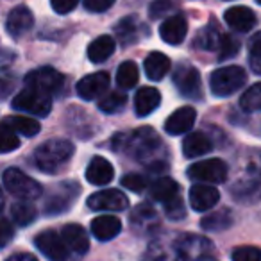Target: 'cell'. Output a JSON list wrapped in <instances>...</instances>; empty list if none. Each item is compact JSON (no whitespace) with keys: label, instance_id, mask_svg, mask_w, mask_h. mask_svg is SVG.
<instances>
[{"label":"cell","instance_id":"cell-41","mask_svg":"<svg viewBox=\"0 0 261 261\" xmlns=\"http://www.w3.org/2000/svg\"><path fill=\"white\" fill-rule=\"evenodd\" d=\"M165 210H167V217L172 218V220H181V218H185V206H182L181 195L165 204Z\"/></svg>","mask_w":261,"mask_h":261},{"label":"cell","instance_id":"cell-7","mask_svg":"<svg viewBox=\"0 0 261 261\" xmlns=\"http://www.w3.org/2000/svg\"><path fill=\"white\" fill-rule=\"evenodd\" d=\"M211 242L197 234H182L175 242V252L182 261H200L211 252Z\"/></svg>","mask_w":261,"mask_h":261},{"label":"cell","instance_id":"cell-48","mask_svg":"<svg viewBox=\"0 0 261 261\" xmlns=\"http://www.w3.org/2000/svg\"><path fill=\"white\" fill-rule=\"evenodd\" d=\"M4 207V193H2V188H0V211Z\"/></svg>","mask_w":261,"mask_h":261},{"label":"cell","instance_id":"cell-40","mask_svg":"<svg viewBox=\"0 0 261 261\" xmlns=\"http://www.w3.org/2000/svg\"><path fill=\"white\" fill-rule=\"evenodd\" d=\"M122 186L127 190H130V192H135V193H142L143 190L147 188V182L145 179L142 177V175L138 174H127L122 177Z\"/></svg>","mask_w":261,"mask_h":261},{"label":"cell","instance_id":"cell-23","mask_svg":"<svg viewBox=\"0 0 261 261\" xmlns=\"http://www.w3.org/2000/svg\"><path fill=\"white\" fill-rule=\"evenodd\" d=\"M145 73L150 81H161L168 72H170V59L168 56H165L163 52H150L145 58Z\"/></svg>","mask_w":261,"mask_h":261},{"label":"cell","instance_id":"cell-3","mask_svg":"<svg viewBox=\"0 0 261 261\" xmlns=\"http://www.w3.org/2000/svg\"><path fill=\"white\" fill-rule=\"evenodd\" d=\"M247 83V73L242 66H224L211 73L210 88L215 97H229Z\"/></svg>","mask_w":261,"mask_h":261},{"label":"cell","instance_id":"cell-35","mask_svg":"<svg viewBox=\"0 0 261 261\" xmlns=\"http://www.w3.org/2000/svg\"><path fill=\"white\" fill-rule=\"evenodd\" d=\"M127 97L120 91H111V93L104 95L98 102V109L104 113H118L120 109L125 108Z\"/></svg>","mask_w":261,"mask_h":261},{"label":"cell","instance_id":"cell-33","mask_svg":"<svg viewBox=\"0 0 261 261\" xmlns=\"http://www.w3.org/2000/svg\"><path fill=\"white\" fill-rule=\"evenodd\" d=\"M240 106L243 111H261V83L252 84L240 98Z\"/></svg>","mask_w":261,"mask_h":261},{"label":"cell","instance_id":"cell-38","mask_svg":"<svg viewBox=\"0 0 261 261\" xmlns=\"http://www.w3.org/2000/svg\"><path fill=\"white\" fill-rule=\"evenodd\" d=\"M232 261H261V250L252 245L236 247L232 250Z\"/></svg>","mask_w":261,"mask_h":261},{"label":"cell","instance_id":"cell-21","mask_svg":"<svg viewBox=\"0 0 261 261\" xmlns=\"http://www.w3.org/2000/svg\"><path fill=\"white\" fill-rule=\"evenodd\" d=\"M61 238L65 242V245L68 247V250L75 254H86L90 249V240L88 234L79 224H68L63 227Z\"/></svg>","mask_w":261,"mask_h":261},{"label":"cell","instance_id":"cell-12","mask_svg":"<svg viewBox=\"0 0 261 261\" xmlns=\"http://www.w3.org/2000/svg\"><path fill=\"white\" fill-rule=\"evenodd\" d=\"M127 204H129L127 197L115 188L100 190L88 197V207L93 211H123Z\"/></svg>","mask_w":261,"mask_h":261},{"label":"cell","instance_id":"cell-5","mask_svg":"<svg viewBox=\"0 0 261 261\" xmlns=\"http://www.w3.org/2000/svg\"><path fill=\"white\" fill-rule=\"evenodd\" d=\"M13 108L18 111L29 113L36 116H47L52 109L50 95H45L41 91H36L33 88H25L13 98Z\"/></svg>","mask_w":261,"mask_h":261},{"label":"cell","instance_id":"cell-19","mask_svg":"<svg viewBox=\"0 0 261 261\" xmlns=\"http://www.w3.org/2000/svg\"><path fill=\"white\" fill-rule=\"evenodd\" d=\"M115 177V170L113 165L102 156L91 158L90 165L86 168V181L93 186H106L108 182L113 181Z\"/></svg>","mask_w":261,"mask_h":261},{"label":"cell","instance_id":"cell-32","mask_svg":"<svg viewBox=\"0 0 261 261\" xmlns=\"http://www.w3.org/2000/svg\"><path fill=\"white\" fill-rule=\"evenodd\" d=\"M13 220L18 225H29L36 220V207L29 202V200H22V202H16L11 207Z\"/></svg>","mask_w":261,"mask_h":261},{"label":"cell","instance_id":"cell-24","mask_svg":"<svg viewBox=\"0 0 261 261\" xmlns=\"http://www.w3.org/2000/svg\"><path fill=\"white\" fill-rule=\"evenodd\" d=\"M211 150V142L204 133L200 130H195V133H190L188 136L182 142V154L190 160L193 158H200L204 156L206 152Z\"/></svg>","mask_w":261,"mask_h":261},{"label":"cell","instance_id":"cell-10","mask_svg":"<svg viewBox=\"0 0 261 261\" xmlns=\"http://www.w3.org/2000/svg\"><path fill=\"white\" fill-rule=\"evenodd\" d=\"M34 243L40 249V252L43 256H47L50 261H68L70 257V250L65 245L61 234H58L52 229L40 232V234L34 238Z\"/></svg>","mask_w":261,"mask_h":261},{"label":"cell","instance_id":"cell-14","mask_svg":"<svg viewBox=\"0 0 261 261\" xmlns=\"http://www.w3.org/2000/svg\"><path fill=\"white\" fill-rule=\"evenodd\" d=\"M225 23L231 29L238 31V33H249L257 25V16L252 9L245 8V6H234L229 8L224 15Z\"/></svg>","mask_w":261,"mask_h":261},{"label":"cell","instance_id":"cell-44","mask_svg":"<svg viewBox=\"0 0 261 261\" xmlns=\"http://www.w3.org/2000/svg\"><path fill=\"white\" fill-rule=\"evenodd\" d=\"M79 4V0H50V6L58 15H66L73 11Z\"/></svg>","mask_w":261,"mask_h":261},{"label":"cell","instance_id":"cell-16","mask_svg":"<svg viewBox=\"0 0 261 261\" xmlns=\"http://www.w3.org/2000/svg\"><path fill=\"white\" fill-rule=\"evenodd\" d=\"M34 25V16L29 8L25 6H18L9 13L8 20H6V29L13 38H20L25 33H29Z\"/></svg>","mask_w":261,"mask_h":261},{"label":"cell","instance_id":"cell-1","mask_svg":"<svg viewBox=\"0 0 261 261\" xmlns=\"http://www.w3.org/2000/svg\"><path fill=\"white\" fill-rule=\"evenodd\" d=\"M115 145L116 150H123L140 161L156 160L158 152H161L160 136L154 133L152 127H142L129 135H118L115 138Z\"/></svg>","mask_w":261,"mask_h":261},{"label":"cell","instance_id":"cell-30","mask_svg":"<svg viewBox=\"0 0 261 261\" xmlns=\"http://www.w3.org/2000/svg\"><path fill=\"white\" fill-rule=\"evenodd\" d=\"M138 83V66L133 61H125L118 66L116 72V84L123 90H130Z\"/></svg>","mask_w":261,"mask_h":261},{"label":"cell","instance_id":"cell-18","mask_svg":"<svg viewBox=\"0 0 261 261\" xmlns=\"http://www.w3.org/2000/svg\"><path fill=\"white\" fill-rule=\"evenodd\" d=\"M186 33H188V22L185 16H170L167 18L160 27V36L165 43L168 45H179L185 41Z\"/></svg>","mask_w":261,"mask_h":261},{"label":"cell","instance_id":"cell-11","mask_svg":"<svg viewBox=\"0 0 261 261\" xmlns=\"http://www.w3.org/2000/svg\"><path fill=\"white\" fill-rule=\"evenodd\" d=\"M81 188L77 182H61V185L56 186V190L52 192V195L47 199V206H45V211L48 215H58L66 211L70 206L73 204V200L77 199Z\"/></svg>","mask_w":261,"mask_h":261},{"label":"cell","instance_id":"cell-34","mask_svg":"<svg viewBox=\"0 0 261 261\" xmlns=\"http://www.w3.org/2000/svg\"><path fill=\"white\" fill-rule=\"evenodd\" d=\"M20 147L18 135L6 122L0 123V154L13 152Z\"/></svg>","mask_w":261,"mask_h":261},{"label":"cell","instance_id":"cell-25","mask_svg":"<svg viewBox=\"0 0 261 261\" xmlns=\"http://www.w3.org/2000/svg\"><path fill=\"white\" fill-rule=\"evenodd\" d=\"M116 48V43L111 36L104 34V36H98L97 40H93L88 47V58L91 63H102L108 58H111L113 52Z\"/></svg>","mask_w":261,"mask_h":261},{"label":"cell","instance_id":"cell-6","mask_svg":"<svg viewBox=\"0 0 261 261\" xmlns=\"http://www.w3.org/2000/svg\"><path fill=\"white\" fill-rule=\"evenodd\" d=\"M63 83H65V77H63L58 70L50 68V66L38 68L25 77L27 88H33V90L41 91V93H45V95L58 93L63 88Z\"/></svg>","mask_w":261,"mask_h":261},{"label":"cell","instance_id":"cell-4","mask_svg":"<svg viewBox=\"0 0 261 261\" xmlns=\"http://www.w3.org/2000/svg\"><path fill=\"white\" fill-rule=\"evenodd\" d=\"M4 186L11 195L18 197L20 200H34L41 195V185L23 174L18 168H9L4 174Z\"/></svg>","mask_w":261,"mask_h":261},{"label":"cell","instance_id":"cell-27","mask_svg":"<svg viewBox=\"0 0 261 261\" xmlns=\"http://www.w3.org/2000/svg\"><path fill=\"white\" fill-rule=\"evenodd\" d=\"M232 225V215L229 210H220L215 211V213L207 215L200 220V227L204 231H211V232H220L225 231Z\"/></svg>","mask_w":261,"mask_h":261},{"label":"cell","instance_id":"cell-42","mask_svg":"<svg viewBox=\"0 0 261 261\" xmlns=\"http://www.w3.org/2000/svg\"><path fill=\"white\" fill-rule=\"evenodd\" d=\"M174 8V0H152L149 8V13L152 18H161Z\"/></svg>","mask_w":261,"mask_h":261},{"label":"cell","instance_id":"cell-15","mask_svg":"<svg viewBox=\"0 0 261 261\" xmlns=\"http://www.w3.org/2000/svg\"><path fill=\"white\" fill-rule=\"evenodd\" d=\"M190 206L195 211H207L220 200V193L210 185H193L190 188Z\"/></svg>","mask_w":261,"mask_h":261},{"label":"cell","instance_id":"cell-20","mask_svg":"<svg viewBox=\"0 0 261 261\" xmlns=\"http://www.w3.org/2000/svg\"><path fill=\"white\" fill-rule=\"evenodd\" d=\"M122 231V222L113 215H102L91 222V234L98 242H109Z\"/></svg>","mask_w":261,"mask_h":261},{"label":"cell","instance_id":"cell-46","mask_svg":"<svg viewBox=\"0 0 261 261\" xmlns=\"http://www.w3.org/2000/svg\"><path fill=\"white\" fill-rule=\"evenodd\" d=\"M6 261H38L33 254H27V252H18V254H13L11 257H8Z\"/></svg>","mask_w":261,"mask_h":261},{"label":"cell","instance_id":"cell-37","mask_svg":"<svg viewBox=\"0 0 261 261\" xmlns=\"http://www.w3.org/2000/svg\"><path fill=\"white\" fill-rule=\"evenodd\" d=\"M250 68H252L254 73L261 75V33H257L256 36L250 41Z\"/></svg>","mask_w":261,"mask_h":261},{"label":"cell","instance_id":"cell-43","mask_svg":"<svg viewBox=\"0 0 261 261\" xmlns=\"http://www.w3.org/2000/svg\"><path fill=\"white\" fill-rule=\"evenodd\" d=\"M13 238H15V229H13L11 222L0 218V249H4Z\"/></svg>","mask_w":261,"mask_h":261},{"label":"cell","instance_id":"cell-28","mask_svg":"<svg viewBox=\"0 0 261 261\" xmlns=\"http://www.w3.org/2000/svg\"><path fill=\"white\" fill-rule=\"evenodd\" d=\"M6 123H8L15 133H20V135L27 136V138L36 136L38 133H40V122L31 118V116H9V118L6 120Z\"/></svg>","mask_w":261,"mask_h":261},{"label":"cell","instance_id":"cell-47","mask_svg":"<svg viewBox=\"0 0 261 261\" xmlns=\"http://www.w3.org/2000/svg\"><path fill=\"white\" fill-rule=\"evenodd\" d=\"M9 91H11V84L4 83V81H0V97H6Z\"/></svg>","mask_w":261,"mask_h":261},{"label":"cell","instance_id":"cell-26","mask_svg":"<svg viewBox=\"0 0 261 261\" xmlns=\"http://www.w3.org/2000/svg\"><path fill=\"white\" fill-rule=\"evenodd\" d=\"M150 193H152V197L156 200L167 204V202H170L172 199L179 197V185L170 177H161L152 182Z\"/></svg>","mask_w":261,"mask_h":261},{"label":"cell","instance_id":"cell-2","mask_svg":"<svg viewBox=\"0 0 261 261\" xmlns=\"http://www.w3.org/2000/svg\"><path fill=\"white\" fill-rule=\"evenodd\" d=\"M73 150L75 149L68 140H48L34 150V163L45 174H56L68 165L73 156Z\"/></svg>","mask_w":261,"mask_h":261},{"label":"cell","instance_id":"cell-9","mask_svg":"<svg viewBox=\"0 0 261 261\" xmlns=\"http://www.w3.org/2000/svg\"><path fill=\"white\" fill-rule=\"evenodd\" d=\"M174 84L177 86L179 93L186 98H197L202 97V83H200V75L197 68L190 65H179L174 73Z\"/></svg>","mask_w":261,"mask_h":261},{"label":"cell","instance_id":"cell-17","mask_svg":"<svg viewBox=\"0 0 261 261\" xmlns=\"http://www.w3.org/2000/svg\"><path fill=\"white\" fill-rule=\"evenodd\" d=\"M197 111L192 106H185V108H179L177 111H174L165 122V130H167L170 136L182 135L186 130L192 129V125L195 123Z\"/></svg>","mask_w":261,"mask_h":261},{"label":"cell","instance_id":"cell-29","mask_svg":"<svg viewBox=\"0 0 261 261\" xmlns=\"http://www.w3.org/2000/svg\"><path fill=\"white\" fill-rule=\"evenodd\" d=\"M143 222V225L140 229L143 231H152V229L158 227V213L149 206H140L133 211V217H130V224L133 227H138Z\"/></svg>","mask_w":261,"mask_h":261},{"label":"cell","instance_id":"cell-8","mask_svg":"<svg viewBox=\"0 0 261 261\" xmlns=\"http://www.w3.org/2000/svg\"><path fill=\"white\" fill-rule=\"evenodd\" d=\"M188 177L200 182H224L227 177V165L222 160H204L197 161L188 168Z\"/></svg>","mask_w":261,"mask_h":261},{"label":"cell","instance_id":"cell-49","mask_svg":"<svg viewBox=\"0 0 261 261\" xmlns=\"http://www.w3.org/2000/svg\"><path fill=\"white\" fill-rule=\"evenodd\" d=\"M256 2H257V4H261V0H256Z\"/></svg>","mask_w":261,"mask_h":261},{"label":"cell","instance_id":"cell-13","mask_svg":"<svg viewBox=\"0 0 261 261\" xmlns=\"http://www.w3.org/2000/svg\"><path fill=\"white\" fill-rule=\"evenodd\" d=\"M109 88V75L108 72H95L90 75L83 77L77 83V95L84 100H93L106 93Z\"/></svg>","mask_w":261,"mask_h":261},{"label":"cell","instance_id":"cell-22","mask_svg":"<svg viewBox=\"0 0 261 261\" xmlns=\"http://www.w3.org/2000/svg\"><path fill=\"white\" fill-rule=\"evenodd\" d=\"M161 104V93L156 88H140L135 97V111L138 116H149Z\"/></svg>","mask_w":261,"mask_h":261},{"label":"cell","instance_id":"cell-39","mask_svg":"<svg viewBox=\"0 0 261 261\" xmlns=\"http://www.w3.org/2000/svg\"><path fill=\"white\" fill-rule=\"evenodd\" d=\"M218 48H220V59L224 61V59L234 58V56L238 54L240 45L234 38H231L229 34H224V36L220 38V45H218Z\"/></svg>","mask_w":261,"mask_h":261},{"label":"cell","instance_id":"cell-36","mask_svg":"<svg viewBox=\"0 0 261 261\" xmlns=\"http://www.w3.org/2000/svg\"><path fill=\"white\" fill-rule=\"evenodd\" d=\"M220 38L222 36L218 34V31L210 29V27H204V29L197 34L195 47L206 48V50H215V48H218V45H220Z\"/></svg>","mask_w":261,"mask_h":261},{"label":"cell","instance_id":"cell-31","mask_svg":"<svg viewBox=\"0 0 261 261\" xmlns=\"http://www.w3.org/2000/svg\"><path fill=\"white\" fill-rule=\"evenodd\" d=\"M138 29H140V23L135 16H127L123 18L122 22L116 25V34H118L120 41L123 45H129L133 41L138 40Z\"/></svg>","mask_w":261,"mask_h":261},{"label":"cell","instance_id":"cell-45","mask_svg":"<svg viewBox=\"0 0 261 261\" xmlns=\"http://www.w3.org/2000/svg\"><path fill=\"white\" fill-rule=\"evenodd\" d=\"M113 4H115V0H84V8L91 13H104Z\"/></svg>","mask_w":261,"mask_h":261}]
</instances>
